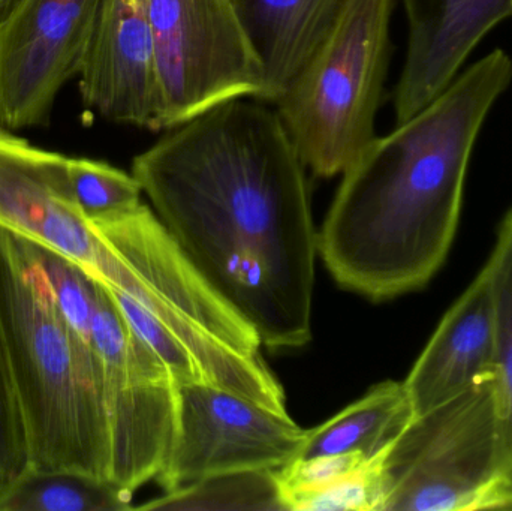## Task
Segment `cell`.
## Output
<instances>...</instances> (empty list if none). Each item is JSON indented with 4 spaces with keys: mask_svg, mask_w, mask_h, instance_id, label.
<instances>
[{
    "mask_svg": "<svg viewBox=\"0 0 512 511\" xmlns=\"http://www.w3.org/2000/svg\"><path fill=\"white\" fill-rule=\"evenodd\" d=\"M511 83L510 54L496 48L343 171L318 233L340 287L384 302L432 281L456 237L475 143Z\"/></svg>",
    "mask_w": 512,
    "mask_h": 511,
    "instance_id": "2",
    "label": "cell"
},
{
    "mask_svg": "<svg viewBox=\"0 0 512 511\" xmlns=\"http://www.w3.org/2000/svg\"><path fill=\"white\" fill-rule=\"evenodd\" d=\"M348 0H236L264 69L261 101L274 104L324 41Z\"/></svg>",
    "mask_w": 512,
    "mask_h": 511,
    "instance_id": "15",
    "label": "cell"
},
{
    "mask_svg": "<svg viewBox=\"0 0 512 511\" xmlns=\"http://www.w3.org/2000/svg\"><path fill=\"white\" fill-rule=\"evenodd\" d=\"M30 468L23 416L0 329V489Z\"/></svg>",
    "mask_w": 512,
    "mask_h": 511,
    "instance_id": "23",
    "label": "cell"
},
{
    "mask_svg": "<svg viewBox=\"0 0 512 511\" xmlns=\"http://www.w3.org/2000/svg\"><path fill=\"white\" fill-rule=\"evenodd\" d=\"M68 173L75 203L87 222L119 218L143 204V188L134 174L108 162L68 158Z\"/></svg>",
    "mask_w": 512,
    "mask_h": 511,
    "instance_id": "20",
    "label": "cell"
},
{
    "mask_svg": "<svg viewBox=\"0 0 512 511\" xmlns=\"http://www.w3.org/2000/svg\"><path fill=\"white\" fill-rule=\"evenodd\" d=\"M304 437L288 413L213 384H179L176 435L156 480L171 492L222 474L277 470L297 458Z\"/></svg>",
    "mask_w": 512,
    "mask_h": 511,
    "instance_id": "9",
    "label": "cell"
},
{
    "mask_svg": "<svg viewBox=\"0 0 512 511\" xmlns=\"http://www.w3.org/2000/svg\"><path fill=\"white\" fill-rule=\"evenodd\" d=\"M408 48L394 90L396 125L435 101L490 30L512 18V0H402Z\"/></svg>",
    "mask_w": 512,
    "mask_h": 511,
    "instance_id": "13",
    "label": "cell"
},
{
    "mask_svg": "<svg viewBox=\"0 0 512 511\" xmlns=\"http://www.w3.org/2000/svg\"><path fill=\"white\" fill-rule=\"evenodd\" d=\"M385 511L512 510L498 374L415 417L387 459Z\"/></svg>",
    "mask_w": 512,
    "mask_h": 511,
    "instance_id": "6",
    "label": "cell"
},
{
    "mask_svg": "<svg viewBox=\"0 0 512 511\" xmlns=\"http://www.w3.org/2000/svg\"><path fill=\"white\" fill-rule=\"evenodd\" d=\"M89 224L101 240L93 278L140 303L188 351L206 383L288 413L254 327L198 272L150 207Z\"/></svg>",
    "mask_w": 512,
    "mask_h": 511,
    "instance_id": "4",
    "label": "cell"
},
{
    "mask_svg": "<svg viewBox=\"0 0 512 511\" xmlns=\"http://www.w3.org/2000/svg\"><path fill=\"white\" fill-rule=\"evenodd\" d=\"M393 446L366 459L360 467L321 491L295 501L291 511H385L387 459Z\"/></svg>",
    "mask_w": 512,
    "mask_h": 511,
    "instance_id": "21",
    "label": "cell"
},
{
    "mask_svg": "<svg viewBox=\"0 0 512 511\" xmlns=\"http://www.w3.org/2000/svg\"><path fill=\"white\" fill-rule=\"evenodd\" d=\"M14 2L15 0H0V15L5 14Z\"/></svg>",
    "mask_w": 512,
    "mask_h": 511,
    "instance_id": "24",
    "label": "cell"
},
{
    "mask_svg": "<svg viewBox=\"0 0 512 511\" xmlns=\"http://www.w3.org/2000/svg\"><path fill=\"white\" fill-rule=\"evenodd\" d=\"M101 0H15L0 15V126L47 122L57 93L80 77Z\"/></svg>",
    "mask_w": 512,
    "mask_h": 511,
    "instance_id": "10",
    "label": "cell"
},
{
    "mask_svg": "<svg viewBox=\"0 0 512 511\" xmlns=\"http://www.w3.org/2000/svg\"><path fill=\"white\" fill-rule=\"evenodd\" d=\"M92 339L101 362L110 432V480L134 494L156 480L173 446L177 383L165 363L132 332L99 281Z\"/></svg>",
    "mask_w": 512,
    "mask_h": 511,
    "instance_id": "8",
    "label": "cell"
},
{
    "mask_svg": "<svg viewBox=\"0 0 512 511\" xmlns=\"http://www.w3.org/2000/svg\"><path fill=\"white\" fill-rule=\"evenodd\" d=\"M132 492L74 470H29L0 489V511H125Z\"/></svg>",
    "mask_w": 512,
    "mask_h": 511,
    "instance_id": "17",
    "label": "cell"
},
{
    "mask_svg": "<svg viewBox=\"0 0 512 511\" xmlns=\"http://www.w3.org/2000/svg\"><path fill=\"white\" fill-rule=\"evenodd\" d=\"M0 329L32 470L110 480L102 371L60 311L33 242L0 227Z\"/></svg>",
    "mask_w": 512,
    "mask_h": 511,
    "instance_id": "3",
    "label": "cell"
},
{
    "mask_svg": "<svg viewBox=\"0 0 512 511\" xmlns=\"http://www.w3.org/2000/svg\"><path fill=\"white\" fill-rule=\"evenodd\" d=\"M165 132L131 171L159 221L264 347L309 344L318 231L276 108L233 99Z\"/></svg>",
    "mask_w": 512,
    "mask_h": 511,
    "instance_id": "1",
    "label": "cell"
},
{
    "mask_svg": "<svg viewBox=\"0 0 512 511\" xmlns=\"http://www.w3.org/2000/svg\"><path fill=\"white\" fill-rule=\"evenodd\" d=\"M0 227L53 249L93 275L101 240L81 215L68 156L0 126Z\"/></svg>",
    "mask_w": 512,
    "mask_h": 511,
    "instance_id": "11",
    "label": "cell"
},
{
    "mask_svg": "<svg viewBox=\"0 0 512 511\" xmlns=\"http://www.w3.org/2000/svg\"><path fill=\"white\" fill-rule=\"evenodd\" d=\"M141 510L285 511L274 470L222 474L192 483L138 507Z\"/></svg>",
    "mask_w": 512,
    "mask_h": 511,
    "instance_id": "18",
    "label": "cell"
},
{
    "mask_svg": "<svg viewBox=\"0 0 512 511\" xmlns=\"http://www.w3.org/2000/svg\"><path fill=\"white\" fill-rule=\"evenodd\" d=\"M496 374V318L486 266L448 309L405 383L414 416Z\"/></svg>",
    "mask_w": 512,
    "mask_h": 511,
    "instance_id": "14",
    "label": "cell"
},
{
    "mask_svg": "<svg viewBox=\"0 0 512 511\" xmlns=\"http://www.w3.org/2000/svg\"><path fill=\"white\" fill-rule=\"evenodd\" d=\"M84 105L110 122L156 132L158 92L149 0H101L80 74Z\"/></svg>",
    "mask_w": 512,
    "mask_h": 511,
    "instance_id": "12",
    "label": "cell"
},
{
    "mask_svg": "<svg viewBox=\"0 0 512 511\" xmlns=\"http://www.w3.org/2000/svg\"><path fill=\"white\" fill-rule=\"evenodd\" d=\"M414 419L405 383L384 381L333 419L306 431L297 458L342 453L372 458L393 446Z\"/></svg>",
    "mask_w": 512,
    "mask_h": 511,
    "instance_id": "16",
    "label": "cell"
},
{
    "mask_svg": "<svg viewBox=\"0 0 512 511\" xmlns=\"http://www.w3.org/2000/svg\"><path fill=\"white\" fill-rule=\"evenodd\" d=\"M394 0H348L273 105L313 176L342 174L375 140Z\"/></svg>",
    "mask_w": 512,
    "mask_h": 511,
    "instance_id": "5",
    "label": "cell"
},
{
    "mask_svg": "<svg viewBox=\"0 0 512 511\" xmlns=\"http://www.w3.org/2000/svg\"><path fill=\"white\" fill-rule=\"evenodd\" d=\"M33 248L60 311L83 338L93 341L92 326L98 308V281L80 264L69 260L65 255L35 242Z\"/></svg>",
    "mask_w": 512,
    "mask_h": 511,
    "instance_id": "22",
    "label": "cell"
},
{
    "mask_svg": "<svg viewBox=\"0 0 512 511\" xmlns=\"http://www.w3.org/2000/svg\"><path fill=\"white\" fill-rule=\"evenodd\" d=\"M149 17L156 132L233 99H261L264 69L236 0H149Z\"/></svg>",
    "mask_w": 512,
    "mask_h": 511,
    "instance_id": "7",
    "label": "cell"
},
{
    "mask_svg": "<svg viewBox=\"0 0 512 511\" xmlns=\"http://www.w3.org/2000/svg\"><path fill=\"white\" fill-rule=\"evenodd\" d=\"M496 318V374L499 381L505 440L512 467V209L498 231L486 263Z\"/></svg>",
    "mask_w": 512,
    "mask_h": 511,
    "instance_id": "19",
    "label": "cell"
}]
</instances>
